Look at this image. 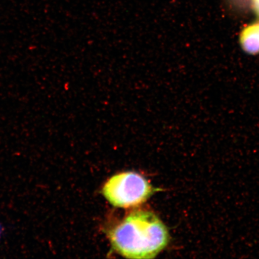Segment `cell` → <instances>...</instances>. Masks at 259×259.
I'll list each match as a JSON object with an SVG mask.
<instances>
[{
	"mask_svg": "<svg viewBox=\"0 0 259 259\" xmlns=\"http://www.w3.org/2000/svg\"><path fill=\"white\" fill-rule=\"evenodd\" d=\"M112 247L129 258H152L166 247L169 234L154 213L137 210L110 233Z\"/></svg>",
	"mask_w": 259,
	"mask_h": 259,
	"instance_id": "obj_1",
	"label": "cell"
},
{
	"mask_svg": "<svg viewBox=\"0 0 259 259\" xmlns=\"http://www.w3.org/2000/svg\"><path fill=\"white\" fill-rule=\"evenodd\" d=\"M102 192L113 206L127 208L147 201L153 194L154 189L145 178L128 171L110 178L103 187Z\"/></svg>",
	"mask_w": 259,
	"mask_h": 259,
	"instance_id": "obj_2",
	"label": "cell"
},
{
	"mask_svg": "<svg viewBox=\"0 0 259 259\" xmlns=\"http://www.w3.org/2000/svg\"><path fill=\"white\" fill-rule=\"evenodd\" d=\"M244 1L249 3V4L251 6V9L253 10L255 14L259 18V0H244Z\"/></svg>",
	"mask_w": 259,
	"mask_h": 259,
	"instance_id": "obj_4",
	"label": "cell"
},
{
	"mask_svg": "<svg viewBox=\"0 0 259 259\" xmlns=\"http://www.w3.org/2000/svg\"><path fill=\"white\" fill-rule=\"evenodd\" d=\"M3 232V228L1 224H0V238H1Z\"/></svg>",
	"mask_w": 259,
	"mask_h": 259,
	"instance_id": "obj_5",
	"label": "cell"
},
{
	"mask_svg": "<svg viewBox=\"0 0 259 259\" xmlns=\"http://www.w3.org/2000/svg\"><path fill=\"white\" fill-rule=\"evenodd\" d=\"M240 44L246 53L253 55L259 53V22L243 29L240 34Z\"/></svg>",
	"mask_w": 259,
	"mask_h": 259,
	"instance_id": "obj_3",
	"label": "cell"
}]
</instances>
